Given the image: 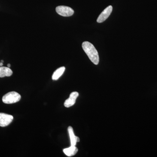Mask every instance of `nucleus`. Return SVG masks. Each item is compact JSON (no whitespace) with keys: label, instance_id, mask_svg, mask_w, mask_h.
Segmentation results:
<instances>
[{"label":"nucleus","instance_id":"12","mask_svg":"<svg viewBox=\"0 0 157 157\" xmlns=\"http://www.w3.org/2000/svg\"><path fill=\"white\" fill-rule=\"evenodd\" d=\"M8 67H11V65L10 64H9L8 65Z\"/></svg>","mask_w":157,"mask_h":157},{"label":"nucleus","instance_id":"10","mask_svg":"<svg viewBox=\"0 0 157 157\" xmlns=\"http://www.w3.org/2000/svg\"><path fill=\"white\" fill-rule=\"evenodd\" d=\"M65 67H63L57 69L54 72L52 76V79L53 80H57L59 79L63 74L65 70Z\"/></svg>","mask_w":157,"mask_h":157},{"label":"nucleus","instance_id":"13","mask_svg":"<svg viewBox=\"0 0 157 157\" xmlns=\"http://www.w3.org/2000/svg\"></svg>","mask_w":157,"mask_h":157},{"label":"nucleus","instance_id":"3","mask_svg":"<svg viewBox=\"0 0 157 157\" xmlns=\"http://www.w3.org/2000/svg\"><path fill=\"white\" fill-rule=\"evenodd\" d=\"M56 10L59 15L63 17H70L73 15L74 12L72 8L66 6H58Z\"/></svg>","mask_w":157,"mask_h":157},{"label":"nucleus","instance_id":"8","mask_svg":"<svg viewBox=\"0 0 157 157\" xmlns=\"http://www.w3.org/2000/svg\"><path fill=\"white\" fill-rule=\"evenodd\" d=\"M78 151V148L74 145H71L70 147L64 149L63 150L64 153L68 157H71L75 155Z\"/></svg>","mask_w":157,"mask_h":157},{"label":"nucleus","instance_id":"6","mask_svg":"<svg viewBox=\"0 0 157 157\" xmlns=\"http://www.w3.org/2000/svg\"><path fill=\"white\" fill-rule=\"evenodd\" d=\"M78 96V93L77 92H73L70 94L69 98L65 101L64 106L67 108H69L74 105L76 103V99Z\"/></svg>","mask_w":157,"mask_h":157},{"label":"nucleus","instance_id":"1","mask_svg":"<svg viewBox=\"0 0 157 157\" xmlns=\"http://www.w3.org/2000/svg\"><path fill=\"white\" fill-rule=\"evenodd\" d=\"M82 48L91 61L95 65H98L99 63V55L94 45L90 42H84L82 43Z\"/></svg>","mask_w":157,"mask_h":157},{"label":"nucleus","instance_id":"11","mask_svg":"<svg viewBox=\"0 0 157 157\" xmlns=\"http://www.w3.org/2000/svg\"><path fill=\"white\" fill-rule=\"evenodd\" d=\"M3 63H0V67H2L3 66Z\"/></svg>","mask_w":157,"mask_h":157},{"label":"nucleus","instance_id":"9","mask_svg":"<svg viewBox=\"0 0 157 157\" xmlns=\"http://www.w3.org/2000/svg\"><path fill=\"white\" fill-rule=\"evenodd\" d=\"M13 72L11 69L6 67H0V77H6V76H10L12 75Z\"/></svg>","mask_w":157,"mask_h":157},{"label":"nucleus","instance_id":"7","mask_svg":"<svg viewBox=\"0 0 157 157\" xmlns=\"http://www.w3.org/2000/svg\"><path fill=\"white\" fill-rule=\"evenodd\" d=\"M68 131L70 137L71 145L76 146L77 142H79V140H80L79 138L75 135L73 129L72 127L69 126L68 127Z\"/></svg>","mask_w":157,"mask_h":157},{"label":"nucleus","instance_id":"2","mask_svg":"<svg viewBox=\"0 0 157 157\" xmlns=\"http://www.w3.org/2000/svg\"><path fill=\"white\" fill-rule=\"evenodd\" d=\"M21 96L16 92L12 91L7 93L3 96L2 101L6 104H12L20 101Z\"/></svg>","mask_w":157,"mask_h":157},{"label":"nucleus","instance_id":"4","mask_svg":"<svg viewBox=\"0 0 157 157\" xmlns=\"http://www.w3.org/2000/svg\"><path fill=\"white\" fill-rule=\"evenodd\" d=\"M13 116L6 113H0V127H5L9 125L13 121Z\"/></svg>","mask_w":157,"mask_h":157},{"label":"nucleus","instance_id":"5","mask_svg":"<svg viewBox=\"0 0 157 157\" xmlns=\"http://www.w3.org/2000/svg\"><path fill=\"white\" fill-rule=\"evenodd\" d=\"M113 10V7L111 6H108L102 13L100 14L97 19V22L98 23H102L105 21L106 19L109 17L111 14Z\"/></svg>","mask_w":157,"mask_h":157}]
</instances>
